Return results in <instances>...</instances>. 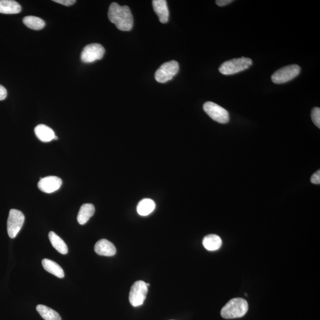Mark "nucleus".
Listing matches in <instances>:
<instances>
[{"mask_svg":"<svg viewBox=\"0 0 320 320\" xmlns=\"http://www.w3.org/2000/svg\"><path fill=\"white\" fill-rule=\"evenodd\" d=\"M108 17L111 23L115 24L120 30L130 31L134 25L131 9L128 6H120L116 2L110 4Z\"/></svg>","mask_w":320,"mask_h":320,"instance_id":"f257e3e1","label":"nucleus"},{"mask_svg":"<svg viewBox=\"0 0 320 320\" xmlns=\"http://www.w3.org/2000/svg\"><path fill=\"white\" fill-rule=\"evenodd\" d=\"M247 301L240 298L231 300L221 310V315L224 319H233L242 318L248 312Z\"/></svg>","mask_w":320,"mask_h":320,"instance_id":"f03ea898","label":"nucleus"},{"mask_svg":"<svg viewBox=\"0 0 320 320\" xmlns=\"http://www.w3.org/2000/svg\"><path fill=\"white\" fill-rule=\"evenodd\" d=\"M253 64L252 60L245 57L229 60L223 63L219 68L221 74L226 75L239 73L248 69Z\"/></svg>","mask_w":320,"mask_h":320,"instance_id":"7ed1b4c3","label":"nucleus"},{"mask_svg":"<svg viewBox=\"0 0 320 320\" xmlns=\"http://www.w3.org/2000/svg\"><path fill=\"white\" fill-rule=\"evenodd\" d=\"M148 293L147 284L144 281H138L133 284L130 290L129 300L133 307H137L144 304Z\"/></svg>","mask_w":320,"mask_h":320,"instance_id":"20e7f679","label":"nucleus"},{"mask_svg":"<svg viewBox=\"0 0 320 320\" xmlns=\"http://www.w3.org/2000/svg\"><path fill=\"white\" fill-rule=\"evenodd\" d=\"M301 68L296 64L290 65L278 69L272 76V80L275 84H283L293 80L300 73Z\"/></svg>","mask_w":320,"mask_h":320,"instance_id":"39448f33","label":"nucleus"},{"mask_svg":"<svg viewBox=\"0 0 320 320\" xmlns=\"http://www.w3.org/2000/svg\"><path fill=\"white\" fill-rule=\"evenodd\" d=\"M25 220L24 215L20 211L12 209L9 212L7 232L11 239H14L20 232Z\"/></svg>","mask_w":320,"mask_h":320,"instance_id":"423d86ee","label":"nucleus"},{"mask_svg":"<svg viewBox=\"0 0 320 320\" xmlns=\"http://www.w3.org/2000/svg\"><path fill=\"white\" fill-rule=\"evenodd\" d=\"M179 71V63L176 61H171L164 63L158 68L155 74V78L160 83H165L172 80Z\"/></svg>","mask_w":320,"mask_h":320,"instance_id":"0eeeda50","label":"nucleus"},{"mask_svg":"<svg viewBox=\"0 0 320 320\" xmlns=\"http://www.w3.org/2000/svg\"><path fill=\"white\" fill-rule=\"evenodd\" d=\"M204 110L211 118L220 123H227L229 122V113L226 109L218 104L207 101L204 104Z\"/></svg>","mask_w":320,"mask_h":320,"instance_id":"6e6552de","label":"nucleus"},{"mask_svg":"<svg viewBox=\"0 0 320 320\" xmlns=\"http://www.w3.org/2000/svg\"><path fill=\"white\" fill-rule=\"evenodd\" d=\"M105 49L99 43H91L84 47L81 52V61L91 63L103 58Z\"/></svg>","mask_w":320,"mask_h":320,"instance_id":"1a4fd4ad","label":"nucleus"},{"mask_svg":"<svg viewBox=\"0 0 320 320\" xmlns=\"http://www.w3.org/2000/svg\"><path fill=\"white\" fill-rule=\"evenodd\" d=\"M62 183V180L59 177L50 176L40 178L37 186L44 193H52L58 191L61 188Z\"/></svg>","mask_w":320,"mask_h":320,"instance_id":"9d476101","label":"nucleus"},{"mask_svg":"<svg viewBox=\"0 0 320 320\" xmlns=\"http://www.w3.org/2000/svg\"><path fill=\"white\" fill-rule=\"evenodd\" d=\"M94 251L100 256L110 257L116 254V249L109 240L101 239L95 245Z\"/></svg>","mask_w":320,"mask_h":320,"instance_id":"9b49d317","label":"nucleus"},{"mask_svg":"<svg viewBox=\"0 0 320 320\" xmlns=\"http://www.w3.org/2000/svg\"><path fill=\"white\" fill-rule=\"evenodd\" d=\"M153 5L154 11L159 18L161 23H166L169 21V11L166 0H154Z\"/></svg>","mask_w":320,"mask_h":320,"instance_id":"f8f14e48","label":"nucleus"},{"mask_svg":"<svg viewBox=\"0 0 320 320\" xmlns=\"http://www.w3.org/2000/svg\"><path fill=\"white\" fill-rule=\"evenodd\" d=\"M34 133L38 139L43 142H49L55 139V132L45 125L40 124L34 128Z\"/></svg>","mask_w":320,"mask_h":320,"instance_id":"ddd939ff","label":"nucleus"},{"mask_svg":"<svg viewBox=\"0 0 320 320\" xmlns=\"http://www.w3.org/2000/svg\"><path fill=\"white\" fill-rule=\"evenodd\" d=\"M21 10L20 4L13 0H0V13L17 14Z\"/></svg>","mask_w":320,"mask_h":320,"instance_id":"4468645a","label":"nucleus"},{"mask_svg":"<svg viewBox=\"0 0 320 320\" xmlns=\"http://www.w3.org/2000/svg\"><path fill=\"white\" fill-rule=\"evenodd\" d=\"M95 212L94 206L91 204H85L81 206L77 216L78 223L80 225L86 224Z\"/></svg>","mask_w":320,"mask_h":320,"instance_id":"2eb2a0df","label":"nucleus"},{"mask_svg":"<svg viewBox=\"0 0 320 320\" xmlns=\"http://www.w3.org/2000/svg\"><path fill=\"white\" fill-rule=\"evenodd\" d=\"M42 264L44 269L47 272H49L55 277L59 278H63L65 277L64 272L62 268L56 262L51 261V260L45 259L42 262Z\"/></svg>","mask_w":320,"mask_h":320,"instance_id":"dca6fc26","label":"nucleus"},{"mask_svg":"<svg viewBox=\"0 0 320 320\" xmlns=\"http://www.w3.org/2000/svg\"><path fill=\"white\" fill-rule=\"evenodd\" d=\"M49 239L50 243L59 253L62 255H66L68 252V247L61 237L53 231L49 233Z\"/></svg>","mask_w":320,"mask_h":320,"instance_id":"f3484780","label":"nucleus"},{"mask_svg":"<svg viewBox=\"0 0 320 320\" xmlns=\"http://www.w3.org/2000/svg\"><path fill=\"white\" fill-rule=\"evenodd\" d=\"M156 208V204L151 199H142L137 206V212L141 216H147L152 213Z\"/></svg>","mask_w":320,"mask_h":320,"instance_id":"a211bd4d","label":"nucleus"},{"mask_svg":"<svg viewBox=\"0 0 320 320\" xmlns=\"http://www.w3.org/2000/svg\"><path fill=\"white\" fill-rule=\"evenodd\" d=\"M203 245L209 251H215L219 249L222 245V240L215 234L207 236L203 240Z\"/></svg>","mask_w":320,"mask_h":320,"instance_id":"6ab92c4d","label":"nucleus"},{"mask_svg":"<svg viewBox=\"0 0 320 320\" xmlns=\"http://www.w3.org/2000/svg\"><path fill=\"white\" fill-rule=\"evenodd\" d=\"M36 310L44 320H62L61 316H59V314L48 307L43 305H38L36 307Z\"/></svg>","mask_w":320,"mask_h":320,"instance_id":"aec40b11","label":"nucleus"},{"mask_svg":"<svg viewBox=\"0 0 320 320\" xmlns=\"http://www.w3.org/2000/svg\"><path fill=\"white\" fill-rule=\"evenodd\" d=\"M23 23L26 26L34 30H40L45 26V22L42 18L35 16L25 17L23 18Z\"/></svg>","mask_w":320,"mask_h":320,"instance_id":"412c9836","label":"nucleus"},{"mask_svg":"<svg viewBox=\"0 0 320 320\" xmlns=\"http://www.w3.org/2000/svg\"><path fill=\"white\" fill-rule=\"evenodd\" d=\"M312 119L315 124L320 128V109L319 107H315L312 110Z\"/></svg>","mask_w":320,"mask_h":320,"instance_id":"4be33fe9","label":"nucleus"},{"mask_svg":"<svg viewBox=\"0 0 320 320\" xmlns=\"http://www.w3.org/2000/svg\"><path fill=\"white\" fill-rule=\"evenodd\" d=\"M311 182L315 185H320V170L315 174H313L311 177Z\"/></svg>","mask_w":320,"mask_h":320,"instance_id":"5701e85b","label":"nucleus"},{"mask_svg":"<svg viewBox=\"0 0 320 320\" xmlns=\"http://www.w3.org/2000/svg\"><path fill=\"white\" fill-rule=\"evenodd\" d=\"M53 1L65 6H67V7L73 5L76 2L75 0H53Z\"/></svg>","mask_w":320,"mask_h":320,"instance_id":"b1692460","label":"nucleus"},{"mask_svg":"<svg viewBox=\"0 0 320 320\" xmlns=\"http://www.w3.org/2000/svg\"><path fill=\"white\" fill-rule=\"evenodd\" d=\"M7 91L5 89L4 87H3L2 85H0V100H4L7 97Z\"/></svg>","mask_w":320,"mask_h":320,"instance_id":"393cba45","label":"nucleus"},{"mask_svg":"<svg viewBox=\"0 0 320 320\" xmlns=\"http://www.w3.org/2000/svg\"><path fill=\"white\" fill-rule=\"evenodd\" d=\"M233 1L232 0H217L216 4L220 7H223V6L230 4Z\"/></svg>","mask_w":320,"mask_h":320,"instance_id":"a878e982","label":"nucleus"}]
</instances>
